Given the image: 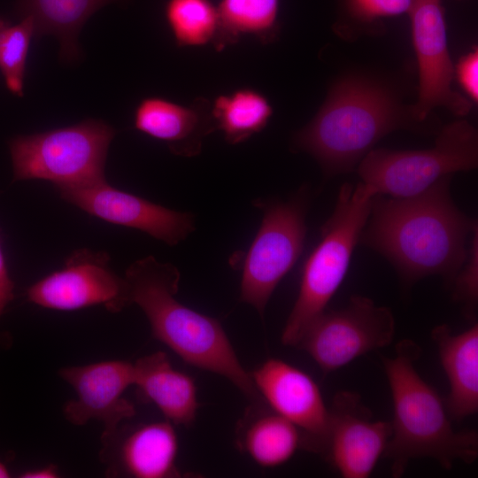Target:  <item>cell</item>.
I'll return each instance as SVG.
<instances>
[{
  "label": "cell",
  "mask_w": 478,
  "mask_h": 478,
  "mask_svg": "<svg viewBox=\"0 0 478 478\" xmlns=\"http://www.w3.org/2000/svg\"><path fill=\"white\" fill-rule=\"evenodd\" d=\"M450 176L408 197L372 198L359 241L387 258L405 281L438 274L453 281L477 226L453 203Z\"/></svg>",
  "instance_id": "obj_1"
},
{
  "label": "cell",
  "mask_w": 478,
  "mask_h": 478,
  "mask_svg": "<svg viewBox=\"0 0 478 478\" xmlns=\"http://www.w3.org/2000/svg\"><path fill=\"white\" fill-rule=\"evenodd\" d=\"M180 276L173 265L153 256L135 261L124 277L130 304L143 310L153 337L186 363L227 378L254 404L262 403L220 321L176 299Z\"/></svg>",
  "instance_id": "obj_2"
},
{
  "label": "cell",
  "mask_w": 478,
  "mask_h": 478,
  "mask_svg": "<svg viewBox=\"0 0 478 478\" xmlns=\"http://www.w3.org/2000/svg\"><path fill=\"white\" fill-rule=\"evenodd\" d=\"M420 349L412 340L400 341L393 358H382L393 401L392 432L384 456L391 474L401 476L409 462L430 458L445 469L455 462L473 463L478 456V435L455 430L444 402L414 367Z\"/></svg>",
  "instance_id": "obj_3"
},
{
  "label": "cell",
  "mask_w": 478,
  "mask_h": 478,
  "mask_svg": "<svg viewBox=\"0 0 478 478\" xmlns=\"http://www.w3.org/2000/svg\"><path fill=\"white\" fill-rule=\"evenodd\" d=\"M410 126L391 91L359 76L336 82L313 119L294 137L328 175L351 171L387 134Z\"/></svg>",
  "instance_id": "obj_4"
},
{
  "label": "cell",
  "mask_w": 478,
  "mask_h": 478,
  "mask_svg": "<svg viewBox=\"0 0 478 478\" xmlns=\"http://www.w3.org/2000/svg\"><path fill=\"white\" fill-rule=\"evenodd\" d=\"M374 196L363 182L345 183L340 189L333 213L321 228L320 241L304 266L298 295L281 333L284 345L296 347L340 287Z\"/></svg>",
  "instance_id": "obj_5"
},
{
  "label": "cell",
  "mask_w": 478,
  "mask_h": 478,
  "mask_svg": "<svg viewBox=\"0 0 478 478\" xmlns=\"http://www.w3.org/2000/svg\"><path fill=\"white\" fill-rule=\"evenodd\" d=\"M115 130L101 120L77 124L9 142L13 181L40 179L58 186L81 185L104 179V166Z\"/></svg>",
  "instance_id": "obj_6"
},
{
  "label": "cell",
  "mask_w": 478,
  "mask_h": 478,
  "mask_svg": "<svg viewBox=\"0 0 478 478\" xmlns=\"http://www.w3.org/2000/svg\"><path fill=\"white\" fill-rule=\"evenodd\" d=\"M478 135L466 120L443 127L434 147L423 150H371L359 162L362 182L375 195L408 197L440 179L477 166Z\"/></svg>",
  "instance_id": "obj_7"
},
{
  "label": "cell",
  "mask_w": 478,
  "mask_h": 478,
  "mask_svg": "<svg viewBox=\"0 0 478 478\" xmlns=\"http://www.w3.org/2000/svg\"><path fill=\"white\" fill-rule=\"evenodd\" d=\"M395 319L386 306L352 296L346 306L324 310L307 327L296 347L305 351L324 374L391 343Z\"/></svg>",
  "instance_id": "obj_8"
},
{
  "label": "cell",
  "mask_w": 478,
  "mask_h": 478,
  "mask_svg": "<svg viewBox=\"0 0 478 478\" xmlns=\"http://www.w3.org/2000/svg\"><path fill=\"white\" fill-rule=\"evenodd\" d=\"M259 205L264 215L244 259L240 300L263 316L274 289L301 255L306 227L303 198Z\"/></svg>",
  "instance_id": "obj_9"
},
{
  "label": "cell",
  "mask_w": 478,
  "mask_h": 478,
  "mask_svg": "<svg viewBox=\"0 0 478 478\" xmlns=\"http://www.w3.org/2000/svg\"><path fill=\"white\" fill-rule=\"evenodd\" d=\"M106 252L80 249L72 253L62 269L31 285L27 290L29 302L48 309L73 311L104 305L118 312L130 305L125 278L110 267Z\"/></svg>",
  "instance_id": "obj_10"
},
{
  "label": "cell",
  "mask_w": 478,
  "mask_h": 478,
  "mask_svg": "<svg viewBox=\"0 0 478 478\" xmlns=\"http://www.w3.org/2000/svg\"><path fill=\"white\" fill-rule=\"evenodd\" d=\"M407 13L419 69V96L411 112L412 118L423 121L437 106L466 114L469 103L451 89L453 66L441 0H412Z\"/></svg>",
  "instance_id": "obj_11"
},
{
  "label": "cell",
  "mask_w": 478,
  "mask_h": 478,
  "mask_svg": "<svg viewBox=\"0 0 478 478\" xmlns=\"http://www.w3.org/2000/svg\"><path fill=\"white\" fill-rule=\"evenodd\" d=\"M250 374L271 410L300 431L302 448L324 456L329 408L315 381L305 371L278 358H268Z\"/></svg>",
  "instance_id": "obj_12"
},
{
  "label": "cell",
  "mask_w": 478,
  "mask_h": 478,
  "mask_svg": "<svg viewBox=\"0 0 478 478\" xmlns=\"http://www.w3.org/2000/svg\"><path fill=\"white\" fill-rule=\"evenodd\" d=\"M60 197L84 212L107 222L133 227L174 246L194 229L191 213L167 209L138 196L121 191L101 179L58 186Z\"/></svg>",
  "instance_id": "obj_13"
},
{
  "label": "cell",
  "mask_w": 478,
  "mask_h": 478,
  "mask_svg": "<svg viewBox=\"0 0 478 478\" xmlns=\"http://www.w3.org/2000/svg\"><path fill=\"white\" fill-rule=\"evenodd\" d=\"M391 432V422L374 420L357 393L340 391L329 408L323 457L343 478H367L383 456Z\"/></svg>",
  "instance_id": "obj_14"
},
{
  "label": "cell",
  "mask_w": 478,
  "mask_h": 478,
  "mask_svg": "<svg viewBox=\"0 0 478 478\" xmlns=\"http://www.w3.org/2000/svg\"><path fill=\"white\" fill-rule=\"evenodd\" d=\"M58 374L77 395L63 407V414L70 423L82 426L96 420L104 425L103 433L107 434L135 415V405L123 397L126 389L134 385V363L104 360L62 367Z\"/></svg>",
  "instance_id": "obj_15"
},
{
  "label": "cell",
  "mask_w": 478,
  "mask_h": 478,
  "mask_svg": "<svg viewBox=\"0 0 478 478\" xmlns=\"http://www.w3.org/2000/svg\"><path fill=\"white\" fill-rule=\"evenodd\" d=\"M99 458L109 477H180L178 439L168 420L102 433Z\"/></svg>",
  "instance_id": "obj_16"
},
{
  "label": "cell",
  "mask_w": 478,
  "mask_h": 478,
  "mask_svg": "<svg viewBox=\"0 0 478 478\" xmlns=\"http://www.w3.org/2000/svg\"><path fill=\"white\" fill-rule=\"evenodd\" d=\"M134 127L166 143L172 153L182 157L198 155L204 137L216 130L211 101L204 97L183 105L160 96H146L135 109Z\"/></svg>",
  "instance_id": "obj_17"
},
{
  "label": "cell",
  "mask_w": 478,
  "mask_h": 478,
  "mask_svg": "<svg viewBox=\"0 0 478 478\" xmlns=\"http://www.w3.org/2000/svg\"><path fill=\"white\" fill-rule=\"evenodd\" d=\"M134 385L138 396L156 405L171 423L189 427L195 421L199 406L195 382L173 368L164 351L134 363Z\"/></svg>",
  "instance_id": "obj_18"
},
{
  "label": "cell",
  "mask_w": 478,
  "mask_h": 478,
  "mask_svg": "<svg viewBox=\"0 0 478 478\" xmlns=\"http://www.w3.org/2000/svg\"><path fill=\"white\" fill-rule=\"evenodd\" d=\"M431 336L450 385L446 410L451 420H461L478 410V325L459 334L440 325Z\"/></svg>",
  "instance_id": "obj_19"
},
{
  "label": "cell",
  "mask_w": 478,
  "mask_h": 478,
  "mask_svg": "<svg viewBox=\"0 0 478 478\" xmlns=\"http://www.w3.org/2000/svg\"><path fill=\"white\" fill-rule=\"evenodd\" d=\"M120 0H18L20 19L34 22V37L55 35L60 43V58L66 61L79 55L78 34L87 19L104 5Z\"/></svg>",
  "instance_id": "obj_20"
},
{
  "label": "cell",
  "mask_w": 478,
  "mask_h": 478,
  "mask_svg": "<svg viewBox=\"0 0 478 478\" xmlns=\"http://www.w3.org/2000/svg\"><path fill=\"white\" fill-rule=\"evenodd\" d=\"M256 411L241 426L238 446L260 466H279L302 448L300 431L274 411Z\"/></svg>",
  "instance_id": "obj_21"
},
{
  "label": "cell",
  "mask_w": 478,
  "mask_h": 478,
  "mask_svg": "<svg viewBox=\"0 0 478 478\" xmlns=\"http://www.w3.org/2000/svg\"><path fill=\"white\" fill-rule=\"evenodd\" d=\"M211 111L216 130L230 144L245 142L262 131L273 115L267 97L251 88L217 96L211 102Z\"/></svg>",
  "instance_id": "obj_22"
},
{
  "label": "cell",
  "mask_w": 478,
  "mask_h": 478,
  "mask_svg": "<svg viewBox=\"0 0 478 478\" xmlns=\"http://www.w3.org/2000/svg\"><path fill=\"white\" fill-rule=\"evenodd\" d=\"M279 0H220V50L245 35L263 43L272 42L278 31Z\"/></svg>",
  "instance_id": "obj_23"
},
{
  "label": "cell",
  "mask_w": 478,
  "mask_h": 478,
  "mask_svg": "<svg viewBox=\"0 0 478 478\" xmlns=\"http://www.w3.org/2000/svg\"><path fill=\"white\" fill-rule=\"evenodd\" d=\"M164 15L178 47L212 44L220 50V21L211 0H167Z\"/></svg>",
  "instance_id": "obj_24"
},
{
  "label": "cell",
  "mask_w": 478,
  "mask_h": 478,
  "mask_svg": "<svg viewBox=\"0 0 478 478\" xmlns=\"http://www.w3.org/2000/svg\"><path fill=\"white\" fill-rule=\"evenodd\" d=\"M34 37L31 18L12 25L0 19V70L10 92L23 96L24 77L30 42Z\"/></svg>",
  "instance_id": "obj_25"
},
{
  "label": "cell",
  "mask_w": 478,
  "mask_h": 478,
  "mask_svg": "<svg viewBox=\"0 0 478 478\" xmlns=\"http://www.w3.org/2000/svg\"><path fill=\"white\" fill-rule=\"evenodd\" d=\"M453 281L455 297L464 302L467 312L474 313L478 297L477 231L473 235L468 257Z\"/></svg>",
  "instance_id": "obj_26"
},
{
  "label": "cell",
  "mask_w": 478,
  "mask_h": 478,
  "mask_svg": "<svg viewBox=\"0 0 478 478\" xmlns=\"http://www.w3.org/2000/svg\"><path fill=\"white\" fill-rule=\"evenodd\" d=\"M412 0H346L349 12L362 21L408 12Z\"/></svg>",
  "instance_id": "obj_27"
},
{
  "label": "cell",
  "mask_w": 478,
  "mask_h": 478,
  "mask_svg": "<svg viewBox=\"0 0 478 478\" xmlns=\"http://www.w3.org/2000/svg\"><path fill=\"white\" fill-rule=\"evenodd\" d=\"M458 80L466 93L478 99V52L474 50L461 58L457 66Z\"/></svg>",
  "instance_id": "obj_28"
},
{
  "label": "cell",
  "mask_w": 478,
  "mask_h": 478,
  "mask_svg": "<svg viewBox=\"0 0 478 478\" xmlns=\"http://www.w3.org/2000/svg\"><path fill=\"white\" fill-rule=\"evenodd\" d=\"M14 297V283L11 279L0 245V317Z\"/></svg>",
  "instance_id": "obj_29"
},
{
  "label": "cell",
  "mask_w": 478,
  "mask_h": 478,
  "mask_svg": "<svg viewBox=\"0 0 478 478\" xmlns=\"http://www.w3.org/2000/svg\"><path fill=\"white\" fill-rule=\"evenodd\" d=\"M19 477L22 478H56L58 477L57 466L49 464L45 466L27 470Z\"/></svg>",
  "instance_id": "obj_30"
},
{
  "label": "cell",
  "mask_w": 478,
  "mask_h": 478,
  "mask_svg": "<svg viewBox=\"0 0 478 478\" xmlns=\"http://www.w3.org/2000/svg\"><path fill=\"white\" fill-rule=\"evenodd\" d=\"M10 476L11 474L7 466L2 461H0V478H7Z\"/></svg>",
  "instance_id": "obj_31"
}]
</instances>
